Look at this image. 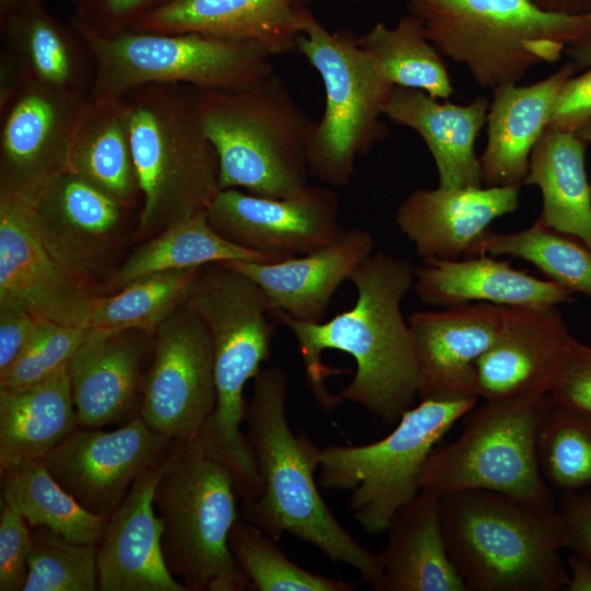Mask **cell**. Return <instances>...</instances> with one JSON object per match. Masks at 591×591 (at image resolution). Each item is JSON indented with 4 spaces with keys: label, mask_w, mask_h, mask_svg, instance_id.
<instances>
[{
    "label": "cell",
    "mask_w": 591,
    "mask_h": 591,
    "mask_svg": "<svg viewBox=\"0 0 591 591\" xmlns=\"http://www.w3.org/2000/svg\"><path fill=\"white\" fill-rule=\"evenodd\" d=\"M349 280L354 306L327 322H305L273 311L296 337L309 386L325 413L350 401L392 425L413 407L418 366L401 304L413 288L412 263L372 253Z\"/></svg>",
    "instance_id": "obj_1"
},
{
    "label": "cell",
    "mask_w": 591,
    "mask_h": 591,
    "mask_svg": "<svg viewBox=\"0 0 591 591\" xmlns=\"http://www.w3.org/2000/svg\"><path fill=\"white\" fill-rule=\"evenodd\" d=\"M287 390V375L278 366L254 378L245 422L263 491L242 500L243 519L274 540L288 533L314 545L333 561L355 568L372 587L383 570L380 554L361 546L322 499L314 478L322 449L304 431L293 433Z\"/></svg>",
    "instance_id": "obj_2"
},
{
    "label": "cell",
    "mask_w": 591,
    "mask_h": 591,
    "mask_svg": "<svg viewBox=\"0 0 591 591\" xmlns=\"http://www.w3.org/2000/svg\"><path fill=\"white\" fill-rule=\"evenodd\" d=\"M448 555L466 591H558L569 578L558 509L485 489L439 497Z\"/></svg>",
    "instance_id": "obj_3"
},
{
    "label": "cell",
    "mask_w": 591,
    "mask_h": 591,
    "mask_svg": "<svg viewBox=\"0 0 591 591\" xmlns=\"http://www.w3.org/2000/svg\"><path fill=\"white\" fill-rule=\"evenodd\" d=\"M141 207L136 235L147 240L206 211L219 185L217 153L196 106V89L152 83L124 95Z\"/></svg>",
    "instance_id": "obj_4"
},
{
    "label": "cell",
    "mask_w": 591,
    "mask_h": 591,
    "mask_svg": "<svg viewBox=\"0 0 591 591\" xmlns=\"http://www.w3.org/2000/svg\"><path fill=\"white\" fill-rule=\"evenodd\" d=\"M196 106L218 157L220 189L286 198L309 185L313 120L276 71L240 91L196 90Z\"/></svg>",
    "instance_id": "obj_5"
},
{
    "label": "cell",
    "mask_w": 591,
    "mask_h": 591,
    "mask_svg": "<svg viewBox=\"0 0 591 591\" xmlns=\"http://www.w3.org/2000/svg\"><path fill=\"white\" fill-rule=\"evenodd\" d=\"M428 39L483 88L518 83L560 59L587 28V14L545 11L532 0H406Z\"/></svg>",
    "instance_id": "obj_6"
},
{
    "label": "cell",
    "mask_w": 591,
    "mask_h": 591,
    "mask_svg": "<svg viewBox=\"0 0 591 591\" xmlns=\"http://www.w3.org/2000/svg\"><path fill=\"white\" fill-rule=\"evenodd\" d=\"M237 497L232 475L198 437L174 440L153 503L162 522L164 561L189 591L251 588L229 547Z\"/></svg>",
    "instance_id": "obj_7"
},
{
    "label": "cell",
    "mask_w": 591,
    "mask_h": 591,
    "mask_svg": "<svg viewBox=\"0 0 591 591\" xmlns=\"http://www.w3.org/2000/svg\"><path fill=\"white\" fill-rule=\"evenodd\" d=\"M552 404L549 394L536 392L485 401L467 414L455 441L429 454L418 477L419 490L442 497L485 489L533 508L557 509L536 448Z\"/></svg>",
    "instance_id": "obj_8"
},
{
    "label": "cell",
    "mask_w": 591,
    "mask_h": 591,
    "mask_svg": "<svg viewBox=\"0 0 591 591\" xmlns=\"http://www.w3.org/2000/svg\"><path fill=\"white\" fill-rule=\"evenodd\" d=\"M69 22L93 60L90 99L120 97L135 88L152 83L240 91L275 72L273 55L251 40L136 30L103 37L72 16Z\"/></svg>",
    "instance_id": "obj_9"
},
{
    "label": "cell",
    "mask_w": 591,
    "mask_h": 591,
    "mask_svg": "<svg viewBox=\"0 0 591 591\" xmlns=\"http://www.w3.org/2000/svg\"><path fill=\"white\" fill-rule=\"evenodd\" d=\"M296 49L322 78L325 108L313 120L306 147L310 175L333 186H347L356 160L386 135L380 120L394 85L380 72L356 37L331 32L313 14Z\"/></svg>",
    "instance_id": "obj_10"
},
{
    "label": "cell",
    "mask_w": 591,
    "mask_h": 591,
    "mask_svg": "<svg viewBox=\"0 0 591 591\" xmlns=\"http://www.w3.org/2000/svg\"><path fill=\"white\" fill-rule=\"evenodd\" d=\"M184 304L206 326L213 349L216 405L201 433L216 448L237 449L245 442V386L270 357L273 306L254 280L219 263L200 268Z\"/></svg>",
    "instance_id": "obj_11"
},
{
    "label": "cell",
    "mask_w": 591,
    "mask_h": 591,
    "mask_svg": "<svg viewBox=\"0 0 591 591\" xmlns=\"http://www.w3.org/2000/svg\"><path fill=\"white\" fill-rule=\"evenodd\" d=\"M477 399H424L381 440L323 448L322 488L351 490L349 505L359 524L374 535L386 531L395 512L419 493L418 477L433 445Z\"/></svg>",
    "instance_id": "obj_12"
},
{
    "label": "cell",
    "mask_w": 591,
    "mask_h": 591,
    "mask_svg": "<svg viewBox=\"0 0 591 591\" xmlns=\"http://www.w3.org/2000/svg\"><path fill=\"white\" fill-rule=\"evenodd\" d=\"M139 416L171 440L196 438L216 405L213 349L200 318L184 303L153 334Z\"/></svg>",
    "instance_id": "obj_13"
},
{
    "label": "cell",
    "mask_w": 591,
    "mask_h": 591,
    "mask_svg": "<svg viewBox=\"0 0 591 591\" xmlns=\"http://www.w3.org/2000/svg\"><path fill=\"white\" fill-rule=\"evenodd\" d=\"M88 100L25 82L0 105V194L31 200L68 172L72 135Z\"/></svg>",
    "instance_id": "obj_14"
},
{
    "label": "cell",
    "mask_w": 591,
    "mask_h": 591,
    "mask_svg": "<svg viewBox=\"0 0 591 591\" xmlns=\"http://www.w3.org/2000/svg\"><path fill=\"white\" fill-rule=\"evenodd\" d=\"M173 442L138 415L112 431L79 427L42 460L84 509L108 518Z\"/></svg>",
    "instance_id": "obj_15"
},
{
    "label": "cell",
    "mask_w": 591,
    "mask_h": 591,
    "mask_svg": "<svg viewBox=\"0 0 591 591\" xmlns=\"http://www.w3.org/2000/svg\"><path fill=\"white\" fill-rule=\"evenodd\" d=\"M339 211L335 192L308 185L286 198L220 189L206 215L210 225L232 243L291 257L315 252L339 239L345 230Z\"/></svg>",
    "instance_id": "obj_16"
},
{
    "label": "cell",
    "mask_w": 591,
    "mask_h": 591,
    "mask_svg": "<svg viewBox=\"0 0 591 591\" xmlns=\"http://www.w3.org/2000/svg\"><path fill=\"white\" fill-rule=\"evenodd\" d=\"M95 297L46 250L28 201L0 194V306L24 310L42 322L88 326Z\"/></svg>",
    "instance_id": "obj_17"
},
{
    "label": "cell",
    "mask_w": 591,
    "mask_h": 591,
    "mask_svg": "<svg viewBox=\"0 0 591 591\" xmlns=\"http://www.w3.org/2000/svg\"><path fill=\"white\" fill-rule=\"evenodd\" d=\"M27 201L36 235L85 286L118 245L131 209L71 172L50 181Z\"/></svg>",
    "instance_id": "obj_18"
},
{
    "label": "cell",
    "mask_w": 591,
    "mask_h": 591,
    "mask_svg": "<svg viewBox=\"0 0 591 591\" xmlns=\"http://www.w3.org/2000/svg\"><path fill=\"white\" fill-rule=\"evenodd\" d=\"M503 308L473 302L409 315L420 401L478 398L475 363L493 344Z\"/></svg>",
    "instance_id": "obj_19"
},
{
    "label": "cell",
    "mask_w": 591,
    "mask_h": 591,
    "mask_svg": "<svg viewBox=\"0 0 591 591\" xmlns=\"http://www.w3.org/2000/svg\"><path fill=\"white\" fill-rule=\"evenodd\" d=\"M570 336L557 306H505L493 344L475 363L478 397L549 394Z\"/></svg>",
    "instance_id": "obj_20"
},
{
    "label": "cell",
    "mask_w": 591,
    "mask_h": 591,
    "mask_svg": "<svg viewBox=\"0 0 591 591\" xmlns=\"http://www.w3.org/2000/svg\"><path fill=\"white\" fill-rule=\"evenodd\" d=\"M172 447L160 462L135 480L123 502L108 517L97 544L99 590L189 591L164 561L162 522L153 503L154 490Z\"/></svg>",
    "instance_id": "obj_21"
},
{
    "label": "cell",
    "mask_w": 591,
    "mask_h": 591,
    "mask_svg": "<svg viewBox=\"0 0 591 591\" xmlns=\"http://www.w3.org/2000/svg\"><path fill=\"white\" fill-rule=\"evenodd\" d=\"M520 187L419 188L399 204L395 223L422 259L457 260L495 219L517 210Z\"/></svg>",
    "instance_id": "obj_22"
},
{
    "label": "cell",
    "mask_w": 591,
    "mask_h": 591,
    "mask_svg": "<svg viewBox=\"0 0 591 591\" xmlns=\"http://www.w3.org/2000/svg\"><path fill=\"white\" fill-rule=\"evenodd\" d=\"M153 335L93 328L67 363L78 422L101 428L139 414L141 366Z\"/></svg>",
    "instance_id": "obj_23"
},
{
    "label": "cell",
    "mask_w": 591,
    "mask_h": 591,
    "mask_svg": "<svg viewBox=\"0 0 591 591\" xmlns=\"http://www.w3.org/2000/svg\"><path fill=\"white\" fill-rule=\"evenodd\" d=\"M0 72L18 83L36 82L89 95L94 79L91 54L78 32L43 0H26L0 15Z\"/></svg>",
    "instance_id": "obj_24"
},
{
    "label": "cell",
    "mask_w": 591,
    "mask_h": 591,
    "mask_svg": "<svg viewBox=\"0 0 591 591\" xmlns=\"http://www.w3.org/2000/svg\"><path fill=\"white\" fill-rule=\"evenodd\" d=\"M373 236L361 228L345 229L334 243L301 257L273 263L227 260L222 264L254 280L273 311L292 318L322 322L339 285L373 253Z\"/></svg>",
    "instance_id": "obj_25"
},
{
    "label": "cell",
    "mask_w": 591,
    "mask_h": 591,
    "mask_svg": "<svg viewBox=\"0 0 591 591\" xmlns=\"http://www.w3.org/2000/svg\"><path fill=\"white\" fill-rule=\"evenodd\" d=\"M313 0H171L132 30L254 42L273 56L296 49Z\"/></svg>",
    "instance_id": "obj_26"
},
{
    "label": "cell",
    "mask_w": 591,
    "mask_h": 591,
    "mask_svg": "<svg viewBox=\"0 0 591 591\" xmlns=\"http://www.w3.org/2000/svg\"><path fill=\"white\" fill-rule=\"evenodd\" d=\"M488 108L485 96L459 105L420 90L394 86L384 116L422 138L434 161L439 187H477L484 185L475 141Z\"/></svg>",
    "instance_id": "obj_27"
},
{
    "label": "cell",
    "mask_w": 591,
    "mask_h": 591,
    "mask_svg": "<svg viewBox=\"0 0 591 591\" xmlns=\"http://www.w3.org/2000/svg\"><path fill=\"white\" fill-rule=\"evenodd\" d=\"M413 289L426 304L441 308L486 302L503 306L549 308L572 301L573 292L490 255L457 260L422 259Z\"/></svg>",
    "instance_id": "obj_28"
},
{
    "label": "cell",
    "mask_w": 591,
    "mask_h": 591,
    "mask_svg": "<svg viewBox=\"0 0 591 591\" xmlns=\"http://www.w3.org/2000/svg\"><path fill=\"white\" fill-rule=\"evenodd\" d=\"M577 72L568 60L530 85L508 83L494 89L487 113V142L479 157L483 185H523L532 150L548 125L565 81Z\"/></svg>",
    "instance_id": "obj_29"
},
{
    "label": "cell",
    "mask_w": 591,
    "mask_h": 591,
    "mask_svg": "<svg viewBox=\"0 0 591 591\" xmlns=\"http://www.w3.org/2000/svg\"><path fill=\"white\" fill-rule=\"evenodd\" d=\"M382 575L373 591H466L444 544L439 497L419 490L387 528Z\"/></svg>",
    "instance_id": "obj_30"
},
{
    "label": "cell",
    "mask_w": 591,
    "mask_h": 591,
    "mask_svg": "<svg viewBox=\"0 0 591 591\" xmlns=\"http://www.w3.org/2000/svg\"><path fill=\"white\" fill-rule=\"evenodd\" d=\"M68 172L126 207L141 202L124 96L89 97L72 135Z\"/></svg>",
    "instance_id": "obj_31"
},
{
    "label": "cell",
    "mask_w": 591,
    "mask_h": 591,
    "mask_svg": "<svg viewBox=\"0 0 591 591\" xmlns=\"http://www.w3.org/2000/svg\"><path fill=\"white\" fill-rule=\"evenodd\" d=\"M79 427L67 364L38 383L0 390V471L43 459Z\"/></svg>",
    "instance_id": "obj_32"
},
{
    "label": "cell",
    "mask_w": 591,
    "mask_h": 591,
    "mask_svg": "<svg viewBox=\"0 0 591 591\" xmlns=\"http://www.w3.org/2000/svg\"><path fill=\"white\" fill-rule=\"evenodd\" d=\"M588 144L576 134L546 128L534 146L523 185L542 193L540 219L591 248V183L586 170Z\"/></svg>",
    "instance_id": "obj_33"
},
{
    "label": "cell",
    "mask_w": 591,
    "mask_h": 591,
    "mask_svg": "<svg viewBox=\"0 0 591 591\" xmlns=\"http://www.w3.org/2000/svg\"><path fill=\"white\" fill-rule=\"evenodd\" d=\"M289 257L239 246L220 235L206 211L179 220L139 245L105 283L118 291L130 282L157 273L202 267L227 260L273 263Z\"/></svg>",
    "instance_id": "obj_34"
},
{
    "label": "cell",
    "mask_w": 591,
    "mask_h": 591,
    "mask_svg": "<svg viewBox=\"0 0 591 591\" xmlns=\"http://www.w3.org/2000/svg\"><path fill=\"white\" fill-rule=\"evenodd\" d=\"M1 499L31 528L81 544L97 545L108 518L84 509L51 475L42 459L0 471Z\"/></svg>",
    "instance_id": "obj_35"
},
{
    "label": "cell",
    "mask_w": 591,
    "mask_h": 591,
    "mask_svg": "<svg viewBox=\"0 0 591 591\" xmlns=\"http://www.w3.org/2000/svg\"><path fill=\"white\" fill-rule=\"evenodd\" d=\"M357 40L394 86L420 90L440 100L454 93L442 55L416 15H404L393 27L379 22Z\"/></svg>",
    "instance_id": "obj_36"
},
{
    "label": "cell",
    "mask_w": 591,
    "mask_h": 591,
    "mask_svg": "<svg viewBox=\"0 0 591 591\" xmlns=\"http://www.w3.org/2000/svg\"><path fill=\"white\" fill-rule=\"evenodd\" d=\"M479 255L522 258L570 291L591 298V248L579 239L559 232L540 218L521 231L487 230L465 257Z\"/></svg>",
    "instance_id": "obj_37"
},
{
    "label": "cell",
    "mask_w": 591,
    "mask_h": 591,
    "mask_svg": "<svg viewBox=\"0 0 591 591\" xmlns=\"http://www.w3.org/2000/svg\"><path fill=\"white\" fill-rule=\"evenodd\" d=\"M201 267L141 277L116 293L95 297L88 326L139 329L151 335L184 301Z\"/></svg>",
    "instance_id": "obj_38"
},
{
    "label": "cell",
    "mask_w": 591,
    "mask_h": 591,
    "mask_svg": "<svg viewBox=\"0 0 591 591\" xmlns=\"http://www.w3.org/2000/svg\"><path fill=\"white\" fill-rule=\"evenodd\" d=\"M541 473L552 489L578 491L591 486V414L553 404L537 436Z\"/></svg>",
    "instance_id": "obj_39"
},
{
    "label": "cell",
    "mask_w": 591,
    "mask_h": 591,
    "mask_svg": "<svg viewBox=\"0 0 591 591\" xmlns=\"http://www.w3.org/2000/svg\"><path fill=\"white\" fill-rule=\"evenodd\" d=\"M271 538L247 521H236L229 535L233 558L258 591H355L354 583L313 573L288 558Z\"/></svg>",
    "instance_id": "obj_40"
},
{
    "label": "cell",
    "mask_w": 591,
    "mask_h": 591,
    "mask_svg": "<svg viewBox=\"0 0 591 591\" xmlns=\"http://www.w3.org/2000/svg\"><path fill=\"white\" fill-rule=\"evenodd\" d=\"M31 529L32 545L22 591L99 589L97 545L71 542L45 528Z\"/></svg>",
    "instance_id": "obj_41"
},
{
    "label": "cell",
    "mask_w": 591,
    "mask_h": 591,
    "mask_svg": "<svg viewBox=\"0 0 591 591\" xmlns=\"http://www.w3.org/2000/svg\"><path fill=\"white\" fill-rule=\"evenodd\" d=\"M92 331L90 326L43 322L27 347L0 373V390L25 387L47 379L68 363Z\"/></svg>",
    "instance_id": "obj_42"
},
{
    "label": "cell",
    "mask_w": 591,
    "mask_h": 591,
    "mask_svg": "<svg viewBox=\"0 0 591 591\" xmlns=\"http://www.w3.org/2000/svg\"><path fill=\"white\" fill-rule=\"evenodd\" d=\"M169 0H79L71 15L93 33L112 37L132 30Z\"/></svg>",
    "instance_id": "obj_43"
},
{
    "label": "cell",
    "mask_w": 591,
    "mask_h": 591,
    "mask_svg": "<svg viewBox=\"0 0 591 591\" xmlns=\"http://www.w3.org/2000/svg\"><path fill=\"white\" fill-rule=\"evenodd\" d=\"M32 529L25 519L0 500V590L22 591L27 576Z\"/></svg>",
    "instance_id": "obj_44"
},
{
    "label": "cell",
    "mask_w": 591,
    "mask_h": 591,
    "mask_svg": "<svg viewBox=\"0 0 591 591\" xmlns=\"http://www.w3.org/2000/svg\"><path fill=\"white\" fill-rule=\"evenodd\" d=\"M549 396L555 404L591 414V345L570 336Z\"/></svg>",
    "instance_id": "obj_45"
},
{
    "label": "cell",
    "mask_w": 591,
    "mask_h": 591,
    "mask_svg": "<svg viewBox=\"0 0 591 591\" xmlns=\"http://www.w3.org/2000/svg\"><path fill=\"white\" fill-rule=\"evenodd\" d=\"M591 118V68L563 84L546 128L576 132Z\"/></svg>",
    "instance_id": "obj_46"
},
{
    "label": "cell",
    "mask_w": 591,
    "mask_h": 591,
    "mask_svg": "<svg viewBox=\"0 0 591 591\" xmlns=\"http://www.w3.org/2000/svg\"><path fill=\"white\" fill-rule=\"evenodd\" d=\"M564 548L591 564V490L560 493Z\"/></svg>",
    "instance_id": "obj_47"
},
{
    "label": "cell",
    "mask_w": 591,
    "mask_h": 591,
    "mask_svg": "<svg viewBox=\"0 0 591 591\" xmlns=\"http://www.w3.org/2000/svg\"><path fill=\"white\" fill-rule=\"evenodd\" d=\"M42 323L24 310L0 306V373L27 347Z\"/></svg>",
    "instance_id": "obj_48"
},
{
    "label": "cell",
    "mask_w": 591,
    "mask_h": 591,
    "mask_svg": "<svg viewBox=\"0 0 591 591\" xmlns=\"http://www.w3.org/2000/svg\"><path fill=\"white\" fill-rule=\"evenodd\" d=\"M587 28L584 34L572 44L568 45L565 54L577 71L591 68V11L587 14Z\"/></svg>",
    "instance_id": "obj_49"
},
{
    "label": "cell",
    "mask_w": 591,
    "mask_h": 591,
    "mask_svg": "<svg viewBox=\"0 0 591 591\" xmlns=\"http://www.w3.org/2000/svg\"><path fill=\"white\" fill-rule=\"evenodd\" d=\"M568 566L571 576H569L565 588L569 591H591V564L572 554L568 558Z\"/></svg>",
    "instance_id": "obj_50"
},
{
    "label": "cell",
    "mask_w": 591,
    "mask_h": 591,
    "mask_svg": "<svg viewBox=\"0 0 591 591\" xmlns=\"http://www.w3.org/2000/svg\"><path fill=\"white\" fill-rule=\"evenodd\" d=\"M538 8L554 13L588 14L591 0H532Z\"/></svg>",
    "instance_id": "obj_51"
},
{
    "label": "cell",
    "mask_w": 591,
    "mask_h": 591,
    "mask_svg": "<svg viewBox=\"0 0 591 591\" xmlns=\"http://www.w3.org/2000/svg\"><path fill=\"white\" fill-rule=\"evenodd\" d=\"M588 146L591 144V118L575 132Z\"/></svg>",
    "instance_id": "obj_52"
},
{
    "label": "cell",
    "mask_w": 591,
    "mask_h": 591,
    "mask_svg": "<svg viewBox=\"0 0 591 591\" xmlns=\"http://www.w3.org/2000/svg\"><path fill=\"white\" fill-rule=\"evenodd\" d=\"M26 0H0V15L11 11Z\"/></svg>",
    "instance_id": "obj_53"
},
{
    "label": "cell",
    "mask_w": 591,
    "mask_h": 591,
    "mask_svg": "<svg viewBox=\"0 0 591 591\" xmlns=\"http://www.w3.org/2000/svg\"><path fill=\"white\" fill-rule=\"evenodd\" d=\"M70 2H72L73 4H76L79 0H68Z\"/></svg>",
    "instance_id": "obj_54"
},
{
    "label": "cell",
    "mask_w": 591,
    "mask_h": 591,
    "mask_svg": "<svg viewBox=\"0 0 591 591\" xmlns=\"http://www.w3.org/2000/svg\"><path fill=\"white\" fill-rule=\"evenodd\" d=\"M169 1H171V0H169ZM169 1H167V2H169Z\"/></svg>",
    "instance_id": "obj_55"
}]
</instances>
